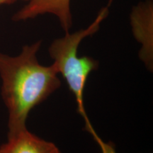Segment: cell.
Returning a JSON list of instances; mask_svg holds the SVG:
<instances>
[{
  "mask_svg": "<svg viewBox=\"0 0 153 153\" xmlns=\"http://www.w3.org/2000/svg\"><path fill=\"white\" fill-rule=\"evenodd\" d=\"M42 41L23 47L16 56L0 53L1 96L9 111L8 135L26 129L28 114L60 86L55 66L39 63Z\"/></svg>",
  "mask_w": 153,
  "mask_h": 153,
  "instance_id": "6da1fadb",
  "label": "cell"
},
{
  "mask_svg": "<svg viewBox=\"0 0 153 153\" xmlns=\"http://www.w3.org/2000/svg\"><path fill=\"white\" fill-rule=\"evenodd\" d=\"M109 7H103L99 11L94 21L84 29L74 33H65L62 38L53 41L48 48L50 56L57 72L66 79L70 90L75 96L78 109L85 117L83 94L89 74L99 67V62L91 57H79L78 48L84 38L97 33L100 25L109 14Z\"/></svg>",
  "mask_w": 153,
  "mask_h": 153,
  "instance_id": "7a4b0ae2",
  "label": "cell"
},
{
  "mask_svg": "<svg viewBox=\"0 0 153 153\" xmlns=\"http://www.w3.org/2000/svg\"><path fill=\"white\" fill-rule=\"evenodd\" d=\"M130 22L135 39L142 45L139 56L152 68L153 58V0L139 1L132 7Z\"/></svg>",
  "mask_w": 153,
  "mask_h": 153,
  "instance_id": "3957f363",
  "label": "cell"
},
{
  "mask_svg": "<svg viewBox=\"0 0 153 153\" xmlns=\"http://www.w3.org/2000/svg\"><path fill=\"white\" fill-rule=\"evenodd\" d=\"M27 4L12 16L14 22L26 21L44 14H52L58 19L61 27L69 33L73 20L71 0H24Z\"/></svg>",
  "mask_w": 153,
  "mask_h": 153,
  "instance_id": "277c9868",
  "label": "cell"
},
{
  "mask_svg": "<svg viewBox=\"0 0 153 153\" xmlns=\"http://www.w3.org/2000/svg\"><path fill=\"white\" fill-rule=\"evenodd\" d=\"M0 153H60L53 143L42 140L27 128L8 135V142L0 146Z\"/></svg>",
  "mask_w": 153,
  "mask_h": 153,
  "instance_id": "5b68a950",
  "label": "cell"
},
{
  "mask_svg": "<svg viewBox=\"0 0 153 153\" xmlns=\"http://www.w3.org/2000/svg\"><path fill=\"white\" fill-rule=\"evenodd\" d=\"M16 1V0H0V7L4 4H11Z\"/></svg>",
  "mask_w": 153,
  "mask_h": 153,
  "instance_id": "8992f818",
  "label": "cell"
},
{
  "mask_svg": "<svg viewBox=\"0 0 153 153\" xmlns=\"http://www.w3.org/2000/svg\"><path fill=\"white\" fill-rule=\"evenodd\" d=\"M114 0H108V4H107V7H111V5L112 4V3H113V1H114Z\"/></svg>",
  "mask_w": 153,
  "mask_h": 153,
  "instance_id": "52a82bcc",
  "label": "cell"
}]
</instances>
